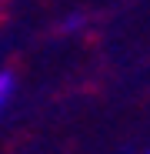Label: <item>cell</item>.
<instances>
[{
    "label": "cell",
    "mask_w": 150,
    "mask_h": 154,
    "mask_svg": "<svg viewBox=\"0 0 150 154\" xmlns=\"http://www.w3.org/2000/svg\"><path fill=\"white\" fill-rule=\"evenodd\" d=\"M13 87H17V81H13V74H10V70H0V107H4L7 100H10Z\"/></svg>",
    "instance_id": "cell-1"
},
{
    "label": "cell",
    "mask_w": 150,
    "mask_h": 154,
    "mask_svg": "<svg viewBox=\"0 0 150 154\" xmlns=\"http://www.w3.org/2000/svg\"><path fill=\"white\" fill-rule=\"evenodd\" d=\"M80 27H84V17L80 14H73V17L63 20V30H80Z\"/></svg>",
    "instance_id": "cell-2"
}]
</instances>
